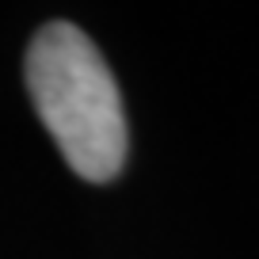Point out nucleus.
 Returning <instances> with one entry per match:
<instances>
[{"mask_svg": "<svg viewBox=\"0 0 259 259\" xmlns=\"http://www.w3.org/2000/svg\"><path fill=\"white\" fill-rule=\"evenodd\" d=\"M27 92L42 126L80 179L107 183L126 164L122 96L96 42L73 23H46L27 46Z\"/></svg>", "mask_w": 259, "mask_h": 259, "instance_id": "nucleus-1", "label": "nucleus"}]
</instances>
